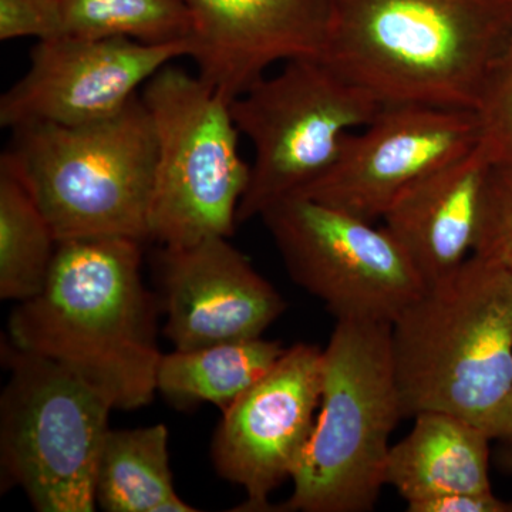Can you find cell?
I'll return each mask as SVG.
<instances>
[{
  "label": "cell",
  "instance_id": "25",
  "mask_svg": "<svg viewBox=\"0 0 512 512\" xmlns=\"http://www.w3.org/2000/svg\"><path fill=\"white\" fill-rule=\"evenodd\" d=\"M491 440H512V383L487 430Z\"/></svg>",
  "mask_w": 512,
  "mask_h": 512
},
{
  "label": "cell",
  "instance_id": "10",
  "mask_svg": "<svg viewBox=\"0 0 512 512\" xmlns=\"http://www.w3.org/2000/svg\"><path fill=\"white\" fill-rule=\"evenodd\" d=\"M473 110L386 104L349 133L328 171L299 194L362 220H382L394 198L477 144Z\"/></svg>",
  "mask_w": 512,
  "mask_h": 512
},
{
  "label": "cell",
  "instance_id": "7",
  "mask_svg": "<svg viewBox=\"0 0 512 512\" xmlns=\"http://www.w3.org/2000/svg\"><path fill=\"white\" fill-rule=\"evenodd\" d=\"M9 380L0 397L3 487H19L39 512H93L111 406L69 367L3 346Z\"/></svg>",
  "mask_w": 512,
  "mask_h": 512
},
{
  "label": "cell",
  "instance_id": "16",
  "mask_svg": "<svg viewBox=\"0 0 512 512\" xmlns=\"http://www.w3.org/2000/svg\"><path fill=\"white\" fill-rule=\"evenodd\" d=\"M490 441L483 429L454 414H417L410 433L390 447L384 484L407 505L491 491Z\"/></svg>",
  "mask_w": 512,
  "mask_h": 512
},
{
  "label": "cell",
  "instance_id": "9",
  "mask_svg": "<svg viewBox=\"0 0 512 512\" xmlns=\"http://www.w3.org/2000/svg\"><path fill=\"white\" fill-rule=\"evenodd\" d=\"M289 276L336 320L393 323L426 288L386 228L302 195L261 214Z\"/></svg>",
  "mask_w": 512,
  "mask_h": 512
},
{
  "label": "cell",
  "instance_id": "24",
  "mask_svg": "<svg viewBox=\"0 0 512 512\" xmlns=\"http://www.w3.org/2000/svg\"><path fill=\"white\" fill-rule=\"evenodd\" d=\"M409 512H512V501L498 498L491 491L457 493L407 505Z\"/></svg>",
  "mask_w": 512,
  "mask_h": 512
},
{
  "label": "cell",
  "instance_id": "4",
  "mask_svg": "<svg viewBox=\"0 0 512 512\" xmlns=\"http://www.w3.org/2000/svg\"><path fill=\"white\" fill-rule=\"evenodd\" d=\"M157 144L143 97L110 119L13 130L5 165L45 214L57 241L150 239Z\"/></svg>",
  "mask_w": 512,
  "mask_h": 512
},
{
  "label": "cell",
  "instance_id": "20",
  "mask_svg": "<svg viewBox=\"0 0 512 512\" xmlns=\"http://www.w3.org/2000/svg\"><path fill=\"white\" fill-rule=\"evenodd\" d=\"M60 8L64 36L123 37L146 45L190 42L192 36L191 15L181 0H60Z\"/></svg>",
  "mask_w": 512,
  "mask_h": 512
},
{
  "label": "cell",
  "instance_id": "6",
  "mask_svg": "<svg viewBox=\"0 0 512 512\" xmlns=\"http://www.w3.org/2000/svg\"><path fill=\"white\" fill-rule=\"evenodd\" d=\"M141 97L157 144L150 239L188 247L231 237L251 175L239 154L232 101L171 63L148 80Z\"/></svg>",
  "mask_w": 512,
  "mask_h": 512
},
{
  "label": "cell",
  "instance_id": "23",
  "mask_svg": "<svg viewBox=\"0 0 512 512\" xmlns=\"http://www.w3.org/2000/svg\"><path fill=\"white\" fill-rule=\"evenodd\" d=\"M64 36L60 0H0V40Z\"/></svg>",
  "mask_w": 512,
  "mask_h": 512
},
{
  "label": "cell",
  "instance_id": "3",
  "mask_svg": "<svg viewBox=\"0 0 512 512\" xmlns=\"http://www.w3.org/2000/svg\"><path fill=\"white\" fill-rule=\"evenodd\" d=\"M392 352L404 419L443 412L487 433L512 383V272L471 255L397 316Z\"/></svg>",
  "mask_w": 512,
  "mask_h": 512
},
{
  "label": "cell",
  "instance_id": "11",
  "mask_svg": "<svg viewBox=\"0 0 512 512\" xmlns=\"http://www.w3.org/2000/svg\"><path fill=\"white\" fill-rule=\"evenodd\" d=\"M322 365L318 346L286 348L265 376L222 410L211 460L224 480L247 494L235 511L271 512L269 497L291 480L318 416Z\"/></svg>",
  "mask_w": 512,
  "mask_h": 512
},
{
  "label": "cell",
  "instance_id": "27",
  "mask_svg": "<svg viewBox=\"0 0 512 512\" xmlns=\"http://www.w3.org/2000/svg\"><path fill=\"white\" fill-rule=\"evenodd\" d=\"M500 167H501V165H500ZM504 167H508V168H510V171H511V173H512V164H511V165H504Z\"/></svg>",
  "mask_w": 512,
  "mask_h": 512
},
{
  "label": "cell",
  "instance_id": "8",
  "mask_svg": "<svg viewBox=\"0 0 512 512\" xmlns=\"http://www.w3.org/2000/svg\"><path fill=\"white\" fill-rule=\"evenodd\" d=\"M380 107L320 57L289 60L281 73L262 77L232 100L239 133L254 147L238 224L315 183L335 163L345 137Z\"/></svg>",
  "mask_w": 512,
  "mask_h": 512
},
{
  "label": "cell",
  "instance_id": "2",
  "mask_svg": "<svg viewBox=\"0 0 512 512\" xmlns=\"http://www.w3.org/2000/svg\"><path fill=\"white\" fill-rule=\"evenodd\" d=\"M512 45V0H333L323 60L386 104L476 110Z\"/></svg>",
  "mask_w": 512,
  "mask_h": 512
},
{
  "label": "cell",
  "instance_id": "18",
  "mask_svg": "<svg viewBox=\"0 0 512 512\" xmlns=\"http://www.w3.org/2000/svg\"><path fill=\"white\" fill-rule=\"evenodd\" d=\"M286 348L264 338L234 340L161 356L157 392L175 406L210 403L227 409L265 376Z\"/></svg>",
  "mask_w": 512,
  "mask_h": 512
},
{
  "label": "cell",
  "instance_id": "14",
  "mask_svg": "<svg viewBox=\"0 0 512 512\" xmlns=\"http://www.w3.org/2000/svg\"><path fill=\"white\" fill-rule=\"evenodd\" d=\"M198 76L232 101L276 63L320 57L333 0H181Z\"/></svg>",
  "mask_w": 512,
  "mask_h": 512
},
{
  "label": "cell",
  "instance_id": "19",
  "mask_svg": "<svg viewBox=\"0 0 512 512\" xmlns=\"http://www.w3.org/2000/svg\"><path fill=\"white\" fill-rule=\"evenodd\" d=\"M57 247L39 205L19 178L0 165V298L19 303L42 291Z\"/></svg>",
  "mask_w": 512,
  "mask_h": 512
},
{
  "label": "cell",
  "instance_id": "26",
  "mask_svg": "<svg viewBox=\"0 0 512 512\" xmlns=\"http://www.w3.org/2000/svg\"><path fill=\"white\" fill-rule=\"evenodd\" d=\"M494 460L498 470L504 474H512V440L500 441Z\"/></svg>",
  "mask_w": 512,
  "mask_h": 512
},
{
  "label": "cell",
  "instance_id": "13",
  "mask_svg": "<svg viewBox=\"0 0 512 512\" xmlns=\"http://www.w3.org/2000/svg\"><path fill=\"white\" fill-rule=\"evenodd\" d=\"M164 335L174 349L262 338L286 302L228 238L163 247L157 261Z\"/></svg>",
  "mask_w": 512,
  "mask_h": 512
},
{
  "label": "cell",
  "instance_id": "12",
  "mask_svg": "<svg viewBox=\"0 0 512 512\" xmlns=\"http://www.w3.org/2000/svg\"><path fill=\"white\" fill-rule=\"evenodd\" d=\"M191 43L146 45L136 40H39L25 76L0 99V124L82 126L126 109L163 67L190 57Z\"/></svg>",
  "mask_w": 512,
  "mask_h": 512
},
{
  "label": "cell",
  "instance_id": "21",
  "mask_svg": "<svg viewBox=\"0 0 512 512\" xmlns=\"http://www.w3.org/2000/svg\"><path fill=\"white\" fill-rule=\"evenodd\" d=\"M478 157L490 167L512 164V45L495 64L476 110Z\"/></svg>",
  "mask_w": 512,
  "mask_h": 512
},
{
  "label": "cell",
  "instance_id": "17",
  "mask_svg": "<svg viewBox=\"0 0 512 512\" xmlns=\"http://www.w3.org/2000/svg\"><path fill=\"white\" fill-rule=\"evenodd\" d=\"M165 424L109 430L96 474V504L107 512H195L174 488Z\"/></svg>",
  "mask_w": 512,
  "mask_h": 512
},
{
  "label": "cell",
  "instance_id": "15",
  "mask_svg": "<svg viewBox=\"0 0 512 512\" xmlns=\"http://www.w3.org/2000/svg\"><path fill=\"white\" fill-rule=\"evenodd\" d=\"M490 168L473 148L400 192L384 212L383 227L424 285L450 275L474 254Z\"/></svg>",
  "mask_w": 512,
  "mask_h": 512
},
{
  "label": "cell",
  "instance_id": "5",
  "mask_svg": "<svg viewBox=\"0 0 512 512\" xmlns=\"http://www.w3.org/2000/svg\"><path fill=\"white\" fill-rule=\"evenodd\" d=\"M402 419L392 323L336 320L323 349L311 439L292 474L291 497L272 511H372L386 485L390 437Z\"/></svg>",
  "mask_w": 512,
  "mask_h": 512
},
{
  "label": "cell",
  "instance_id": "22",
  "mask_svg": "<svg viewBox=\"0 0 512 512\" xmlns=\"http://www.w3.org/2000/svg\"><path fill=\"white\" fill-rule=\"evenodd\" d=\"M473 255L512 272V173L504 165L488 173Z\"/></svg>",
  "mask_w": 512,
  "mask_h": 512
},
{
  "label": "cell",
  "instance_id": "1",
  "mask_svg": "<svg viewBox=\"0 0 512 512\" xmlns=\"http://www.w3.org/2000/svg\"><path fill=\"white\" fill-rule=\"evenodd\" d=\"M141 244L60 242L42 291L19 302L8 322L10 345L69 367L120 410L153 400L163 356L161 306L141 276Z\"/></svg>",
  "mask_w": 512,
  "mask_h": 512
}]
</instances>
